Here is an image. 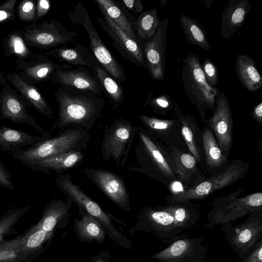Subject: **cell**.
<instances>
[{
    "instance_id": "obj_1",
    "label": "cell",
    "mask_w": 262,
    "mask_h": 262,
    "mask_svg": "<svg viewBox=\"0 0 262 262\" xmlns=\"http://www.w3.org/2000/svg\"><path fill=\"white\" fill-rule=\"evenodd\" d=\"M54 95L58 108L55 129L80 127L88 130L102 116L105 101L93 92L61 85Z\"/></svg>"
},
{
    "instance_id": "obj_2",
    "label": "cell",
    "mask_w": 262,
    "mask_h": 262,
    "mask_svg": "<svg viewBox=\"0 0 262 262\" xmlns=\"http://www.w3.org/2000/svg\"><path fill=\"white\" fill-rule=\"evenodd\" d=\"M138 221L128 232L151 233L169 245L181 238L187 222V211L184 202H170L164 206L146 207L137 216Z\"/></svg>"
},
{
    "instance_id": "obj_3",
    "label": "cell",
    "mask_w": 262,
    "mask_h": 262,
    "mask_svg": "<svg viewBox=\"0 0 262 262\" xmlns=\"http://www.w3.org/2000/svg\"><path fill=\"white\" fill-rule=\"evenodd\" d=\"M90 139L88 130L80 127L62 129L55 137L46 138L25 149L12 152L14 158L30 167L34 163L53 156L86 149Z\"/></svg>"
},
{
    "instance_id": "obj_4",
    "label": "cell",
    "mask_w": 262,
    "mask_h": 262,
    "mask_svg": "<svg viewBox=\"0 0 262 262\" xmlns=\"http://www.w3.org/2000/svg\"><path fill=\"white\" fill-rule=\"evenodd\" d=\"M134 151L137 165L127 170L144 174L166 184L177 177L167 164L159 146L158 140L142 127H136Z\"/></svg>"
},
{
    "instance_id": "obj_5",
    "label": "cell",
    "mask_w": 262,
    "mask_h": 262,
    "mask_svg": "<svg viewBox=\"0 0 262 262\" xmlns=\"http://www.w3.org/2000/svg\"><path fill=\"white\" fill-rule=\"evenodd\" d=\"M181 77L189 100L199 112L201 121L204 122L206 119V111L214 108L215 99L219 90L208 84L199 56L192 53H189L183 59Z\"/></svg>"
},
{
    "instance_id": "obj_6",
    "label": "cell",
    "mask_w": 262,
    "mask_h": 262,
    "mask_svg": "<svg viewBox=\"0 0 262 262\" xmlns=\"http://www.w3.org/2000/svg\"><path fill=\"white\" fill-rule=\"evenodd\" d=\"M244 190L240 188L216 198L212 202L213 208L208 214V223L204 226L212 228L216 225L224 226L262 209V193L258 192L239 197Z\"/></svg>"
},
{
    "instance_id": "obj_7",
    "label": "cell",
    "mask_w": 262,
    "mask_h": 262,
    "mask_svg": "<svg viewBox=\"0 0 262 262\" xmlns=\"http://www.w3.org/2000/svg\"><path fill=\"white\" fill-rule=\"evenodd\" d=\"M249 164L235 159L221 170L207 177L198 184L188 187L182 192L170 194L167 203L181 202L192 200H202L214 191L225 188L238 181L249 170Z\"/></svg>"
},
{
    "instance_id": "obj_8",
    "label": "cell",
    "mask_w": 262,
    "mask_h": 262,
    "mask_svg": "<svg viewBox=\"0 0 262 262\" xmlns=\"http://www.w3.org/2000/svg\"><path fill=\"white\" fill-rule=\"evenodd\" d=\"M67 14L73 25L80 26L86 31L90 39V49L99 64L118 82L125 81L124 69L102 40L86 7L81 3L77 2L71 10L67 11Z\"/></svg>"
},
{
    "instance_id": "obj_9",
    "label": "cell",
    "mask_w": 262,
    "mask_h": 262,
    "mask_svg": "<svg viewBox=\"0 0 262 262\" xmlns=\"http://www.w3.org/2000/svg\"><path fill=\"white\" fill-rule=\"evenodd\" d=\"M136 132V128L129 121L121 118L115 119L110 125L106 126L101 146L103 159L113 160L119 168L124 166Z\"/></svg>"
},
{
    "instance_id": "obj_10",
    "label": "cell",
    "mask_w": 262,
    "mask_h": 262,
    "mask_svg": "<svg viewBox=\"0 0 262 262\" xmlns=\"http://www.w3.org/2000/svg\"><path fill=\"white\" fill-rule=\"evenodd\" d=\"M22 30L28 46L40 50L49 49L74 41L78 33L67 29L55 19L40 23L34 22Z\"/></svg>"
},
{
    "instance_id": "obj_11",
    "label": "cell",
    "mask_w": 262,
    "mask_h": 262,
    "mask_svg": "<svg viewBox=\"0 0 262 262\" xmlns=\"http://www.w3.org/2000/svg\"><path fill=\"white\" fill-rule=\"evenodd\" d=\"M225 240L239 259L246 255L250 249L262 238V209L255 211L238 225L231 223L222 226Z\"/></svg>"
},
{
    "instance_id": "obj_12",
    "label": "cell",
    "mask_w": 262,
    "mask_h": 262,
    "mask_svg": "<svg viewBox=\"0 0 262 262\" xmlns=\"http://www.w3.org/2000/svg\"><path fill=\"white\" fill-rule=\"evenodd\" d=\"M158 143L167 164L180 183L188 188L207 177L189 151L167 146L159 141Z\"/></svg>"
},
{
    "instance_id": "obj_13",
    "label": "cell",
    "mask_w": 262,
    "mask_h": 262,
    "mask_svg": "<svg viewBox=\"0 0 262 262\" xmlns=\"http://www.w3.org/2000/svg\"><path fill=\"white\" fill-rule=\"evenodd\" d=\"M212 131L223 152L229 157L233 143V121L229 100L220 91L215 99L212 116L204 121Z\"/></svg>"
},
{
    "instance_id": "obj_14",
    "label": "cell",
    "mask_w": 262,
    "mask_h": 262,
    "mask_svg": "<svg viewBox=\"0 0 262 262\" xmlns=\"http://www.w3.org/2000/svg\"><path fill=\"white\" fill-rule=\"evenodd\" d=\"M183 236L166 248L155 253L151 258L156 262H208L206 246L201 237L189 238Z\"/></svg>"
},
{
    "instance_id": "obj_15",
    "label": "cell",
    "mask_w": 262,
    "mask_h": 262,
    "mask_svg": "<svg viewBox=\"0 0 262 262\" xmlns=\"http://www.w3.org/2000/svg\"><path fill=\"white\" fill-rule=\"evenodd\" d=\"M83 171L87 178L119 208L130 211L129 193L121 177L102 169L88 168Z\"/></svg>"
},
{
    "instance_id": "obj_16",
    "label": "cell",
    "mask_w": 262,
    "mask_h": 262,
    "mask_svg": "<svg viewBox=\"0 0 262 262\" xmlns=\"http://www.w3.org/2000/svg\"><path fill=\"white\" fill-rule=\"evenodd\" d=\"M104 19L97 18L101 28L110 36L113 46L125 59L137 67L147 68L143 51L137 41L132 39L100 8L98 7Z\"/></svg>"
},
{
    "instance_id": "obj_17",
    "label": "cell",
    "mask_w": 262,
    "mask_h": 262,
    "mask_svg": "<svg viewBox=\"0 0 262 262\" xmlns=\"http://www.w3.org/2000/svg\"><path fill=\"white\" fill-rule=\"evenodd\" d=\"M31 105L7 83L0 92V118L8 119L16 123H26L34 128L42 136L48 133L28 112L27 107Z\"/></svg>"
},
{
    "instance_id": "obj_18",
    "label": "cell",
    "mask_w": 262,
    "mask_h": 262,
    "mask_svg": "<svg viewBox=\"0 0 262 262\" xmlns=\"http://www.w3.org/2000/svg\"><path fill=\"white\" fill-rule=\"evenodd\" d=\"M168 26V19L160 20L156 34L144 45V59L147 68L152 79L156 80H163L164 78Z\"/></svg>"
},
{
    "instance_id": "obj_19",
    "label": "cell",
    "mask_w": 262,
    "mask_h": 262,
    "mask_svg": "<svg viewBox=\"0 0 262 262\" xmlns=\"http://www.w3.org/2000/svg\"><path fill=\"white\" fill-rule=\"evenodd\" d=\"M17 63L16 73L24 80L32 85L51 80L56 71L70 69L73 67L67 63L57 64L41 54Z\"/></svg>"
},
{
    "instance_id": "obj_20",
    "label": "cell",
    "mask_w": 262,
    "mask_h": 262,
    "mask_svg": "<svg viewBox=\"0 0 262 262\" xmlns=\"http://www.w3.org/2000/svg\"><path fill=\"white\" fill-rule=\"evenodd\" d=\"M139 119L144 128L163 144L189 151L177 118L168 120L140 115Z\"/></svg>"
},
{
    "instance_id": "obj_21",
    "label": "cell",
    "mask_w": 262,
    "mask_h": 262,
    "mask_svg": "<svg viewBox=\"0 0 262 262\" xmlns=\"http://www.w3.org/2000/svg\"><path fill=\"white\" fill-rule=\"evenodd\" d=\"M56 184L73 203L83 209L98 222L102 223L107 220V213L83 192L78 185L75 184L70 175L58 176L56 179Z\"/></svg>"
},
{
    "instance_id": "obj_22",
    "label": "cell",
    "mask_w": 262,
    "mask_h": 262,
    "mask_svg": "<svg viewBox=\"0 0 262 262\" xmlns=\"http://www.w3.org/2000/svg\"><path fill=\"white\" fill-rule=\"evenodd\" d=\"M51 81L61 86L90 91L98 95L103 92L91 71L84 67H78L73 70H58L54 73Z\"/></svg>"
},
{
    "instance_id": "obj_23",
    "label": "cell",
    "mask_w": 262,
    "mask_h": 262,
    "mask_svg": "<svg viewBox=\"0 0 262 262\" xmlns=\"http://www.w3.org/2000/svg\"><path fill=\"white\" fill-rule=\"evenodd\" d=\"M173 110L180 121L182 134L187 147L203 171L202 129L199 127L195 118L190 115L184 114L176 102L174 103Z\"/></svg>"
},
{
    "instance_id": "obj_24",
    "label": "cell",
    "mask_w": 262,
    "mask_h": 262,
    "mask_svg": "<svg viewBox=\"0 0 262 262\" xmlns=\"http://www.w3.org/2000/svg\"><path fill=\"white\" fill-rule=\"evenodd\" d=\"M72 204L68 198L66 202L59 199L52 200L44 207L40 219L34 225L48 233L64 228L71 214L70 210Z\"/></svg>"
},
{
    "instance_id": "obj_25",
    "label": "cell",
    "mask_w": 262,
    "mask_h": 262,
    "mask_svg": "<svg viewBox=\"0 0 262 262\" xmlns=\"http://www.w3.org/2000/svg\"><path fill=\"white\" fill-rule=\"evenodd\" d=\"M204 157L203 171L209 176L217 172L229 163V157L222 150L211 128L205 125L202 129Z\"/></svg>"
},
{
    "instance_id": "obj_26",
    "label": "cell",
    "mask_w": 262,
    "mask_h": 262,
    "mask_svg": "<svg viewBox=\"0 0 262 262\" xmlns=\"http://www.w3.org/2000/svg\"><path fill=\"white\" fill-rule=\"evenodd\" d=\"M249 0H230L222 15L220 33L224 38L230 37L246 20L251 8Z\"/></svg>"
},
{
    "instance_id": "obj_27",
    "label": "cell",
    "mask_w": 262,
    "mask_h": 262,
    "mask_svg": "<svg viewBox=\"0 0 262 262\" xmlns=\"http://www.w3.org/2000/svg\"><path fill=\"white\" fill-rule=\"evenodd\" d=\"M7 79L16 91L31 106L49 119H53V112L35 85L24 80L17 73L7 75Z\"/></svg>"
},
{
    "instance_id": "obj_28",
    "label": "cell",
    "mask_w": 262,
    "mask_h": 262,
    "mask_svg": "<svg viewBox=\"0 0 262 262\" xmlns=\"http://www.w3.org/2000/svg\"><path fill=\"white\" fill-rule=\"evenodd\" d=\"M71 66L84 67L91 70L100 64L94 55L84 46L76 43L73 46H63L46 53Z\"/></svg>"
},
{
    "instance_id": "obj_29",
    "label": "cell",
    "mask_w": 262,
    "mask_h": 262,
    "mask_svg": "<svg viewBox=\"0 0 262 262\" xmlns=\"http://www.w3.org/2000/svg\"><path fill=\"white\" fill-rule=\"evenodd\" d=\"M80 218L74 221V229L78 239L84 243L102 244L106 233L101 225L83 209L77 207Z\"/></svg>"
},
{
    "instance_id": "obj_30",
    "label": "cell",
    "mask_w": 262,
    "mask_h": 262,
    "mask_svg": "<svg viewBox=\"0 0 262 262\" xmlns=\"http://www.w3.org/2000/svg\"><path fill=\"white\" fill-rule=\"evenodd\" d=\"M98 7L106 14L132 39L137 41L135 31V21L120 1L115 0H94Z\"/></svg>"
},
{
    "instance_id": "obj_31",
    "label": "cell",
    "mask_w": 262,
    "mask_h": 262,
    "mask_svg": "<svg viewBox=\"0 0 262 262\" xmlns=\"http://www.w3.org/2000/svg\"><path fill=\"white\" fill-rule=\"evenodd\" d=\"M235 72L241 84L249 92H256L262 86V76L251 57L245 54L237 55Z\"/></svg>"
},
{
    "instance_id": "obj_32",
    "label": "cell",
    "mask_w": 262,
    "mask_h": 262,
    "mask_svg": "<svg viewBox=\"0 0 262 262\" xmlns=\"http://www.w3.org/2000/svg\"><path fill=\"white\" fill-rule=\"evenodd\" d=\"M50 137L51 136L49 133L43 136H34L20 130L2 126L0 127V149L13 152Z\"/></svg>"
},
{
    "instance_id": "obj_33",
    "label": "cell",
    "mask_w": 262,
    "mask_h": 262,
    "mask_svg": "<svg viewBox=\"0 0 262 262\" xmlns=\"http://www.w3.org/2000/svg\"><path fill=\"white\" fill-rule=\"evenodd\" d=\"M55 233L46 232L33 225L21 235L23 251L36 258L49 247Z\"/></svg>"
},
{
    "instance_id": "obj_34",
    "label": "cell",
    "mask_w": 262,
    "mask_h": 262,
    "mask_svg": "<svg viewBox=\"0 0 262 262\" xmlns=\"http://www.w3.org/2000/svg\"><path fill=\"white\" fill-rule=\"evenodd\" d=\"M82 151H73L40 160L30 168L33 170L49 173L66 171L76 165L84 158Z\"/></svg>"
},
{
    "instance_id": "obj_35",
    "label": "cell",
    "mask_w": 262,
    "mask_h": 262,
    "mask_svg": "<svg viewBox=\"0 0 262 262\" xmlns=\"http://www.w3.org/2000/svg\"><path fill=\"white\" fill-rule=\"evenodd\" d=\"M91 71L106 97L116 107L119 106L124 100L121 86L100 64L96 66Z\"/></svg>"
},
{
    "instance_id": "obj_36",
    "label": "cell",
    "mask_w": 262,
    "mask_h": 262,
    "mask_svg": "<svg viewBox=\"0 0 262 262\" xmlns=\"http://www.w3.org/2000/svg\"><path fill=\"white\" fill-rule=\"evenodd\" d=\"M180 21L188 43L206 50H210V45L207 39V32L196 18H191L185 14H181Z\"/></svg>"
},
{
    "instance_id": "obj_37",
    "label": "cell",
    "mask_w": 262,
    "mask_h": 262,
    "mask_svg": "<svg viewBox=\"0 0 262 262\" xmlns=\"http://www.w3.org/2000/svg\"><path fill=\"white\" fill-rule=\"evenodd\" d=\"M22 235L0 243V262H32L35 259L22 249Z\"/></svg>"
},
{
    "instance_id": "obj_38",
    "label": "cell",
    "mask_w": 262,
    "mask_h": 262,
    "mask_svg": "<svg viewBox=\"0 0 262 262\" xmlns=\"http://www.w3.org/2000/svg\"><path fill=\"white\" fill-rule=\"evenodd\" d=\"M5 54L9 58L15 55L17 62L28 59L31 55L23 36L22 30H16L9 33L4 39Z\"/></svg>"
},
{
    "instance_id": "obj_39",
    "label": "cell",
    "mask_w": 262,
    "mask_h": 262,
    "mask_svg": "<svg viewBox=\"0 0 262 262\" xmlns=\"http://www.w3.org/2000/svg\"><path fill=\"white\" fill-rule=\"evenodd\" d=\"M160 20L156 8L142 12L135 21V27L141 38L153 37L157 30Z\"/></svg>"
},
{
    "instance_id": "obj_40",
    "label": "cell",
    "mask_w": 262,
    "mask_h": 262,
    "mask_svg": "<svg viewBox=\"0 0 262 262\" xmlns=\"http://www.w3.org/2000/svg\"><path fill=\"white\" fill-rule=\"evenodd\" d=\"M30 208V206H26L9 209L0 217V243L5 240L6 235L13 232L15 225Z\"/></svg>"
},
{
    "instance_id": "obj_41",
    "label": "cell",
    "mask_w": 262,
    "mask_h": 262,
    "mask_svg": "<svg viewBox=\"0 0 262 262\" xmlns=\"http://www.w3.org/2000/svg\"><path fill=\"white\" fill-rule=\"evenodd\" d=\"M145 104L149 105L155 113L162 116L166 115L174 108V103L170 96L166 94L153 97V94H149Z\"/></svg>"
},
{
    "instance_id": "obj_42",
    "label": "cell",
    "mask_w": 262,
    "mask_h": 262,
    "mask_svg": "<svg viewBox=\"0 0 262 262\" xmlns=\"http://www.w3.org/2000/svg\"><path fill=\"white\" fill-rule=\"evenodd\" d=\"M19 19L25 22H35L36 4L33 1L24 0L17 6Z\"/></svg>"
},
{
    "instance_id": "obj_43",
    "label": "cell",
    "mask_w": 262,
    "mask_h": 262,
    "mask_svg": "<svg viewBox=\"0 0 262 262\" xmlns=\"http://www.w3.org/2000/svg\"><path fill=\"white\" fill-rule=\"evenodd\" d=\"M201 68L208 84L211 87L216 89L219 78L218 68L210 60L205 58Z\"/></svg>"
},
{
    "instance_id": "obj_44",
    "label": "cell",
    "mask_w": 262,
    "mask_h": 262,
    "mask_svg": "<svg viewBox=\"0 0 262 262\" xmlns=\"http://www.w3.org/2000/svg\"><path fill=\"white\" fill-rule=\"evenodd\" d=\"M16 0H9L0 5V23L14 19Z\"/></svg>"
},
{
    "instance_id": "obj_45",
    "label": "cell",
    "mask_w": 262,
    "mask_h": 262,
    "mask_svg": "<svg viewBox=\"0 0 262 262\" xmlns=\"http://www.w3.org/2000/svg\"><path fill=\"white\" fill-rule=\"evenodd\" d=\"M240 262H262V238L250 249Z\"/></svg>"
},
{
    "instance_id": "obj_46",
    "label": "cell",
    "mask_w": 262,
    "mask_h": 262,
    "mask_svg": "<svg viewBox=\"0 0 262 262\" xmlns=\"http://www.w3.org/2000/svg\"><path fill=\"white\" fill-rule=\"evenodd\" d=\"M0 185L2 187L13 190L14 185L11 176L5 165L0 160Z\"/></svg>"
},
{
    "instance_id": "obj_47",
    "label": "cell",
    "mask_w": 262,
    "mask_h": 262,
    "mask_svg": "<svg viewBox=\"0 0 262 262\" xmlns=\"http://www.w3.org/2000/svg\"><path fill=\"white\" fill-rule=\"evenodd\" d=\"M51 8V3L49 0H39L36 4L35 22L43 17L49 12Z\"/></svg>"
},
{
    "instance_id": "obj_48",
    "label": "cell",
    "mask_w": 262,
    "mask_h": 262,
    "mask_svg": "<svg viewBox=\"0 0 262 262\" xmlns=\"http://www.w3.org/2000/svg\"><path fill=\"white\" fill-rule=\"evenodd\" d=\"M120 2L123 3L124 7L135 14L141 13L143 9L142 2L140 0H123Z\"/></svg>"
},
{
    "instance_id": "obj_49",
    "label": "cell",
    "mask_w": 262,
    "mask_h": 262,
    "mask_svg": "<svg viewBox=\"0 0 262 262\" xmlns=\"http://www.w3.org/2000/svg\"><path fill=\"white\" fill-rule=\"evenodd\" d=\"M250 115L254 121L262 125V101L253 108Z\"/></svg>"
},
{
    "instance_id": "obj_50",
    "label": "cell",
    "mask_w": 262,
    "mask_h": 262,
    "mask_svg": "<svg viewBox=\"0 0 262 262\" xmlns=\"http://www.w3.org/2000/svg\"><path fill=\"white\" fill-rule=\"evenodd\" d=\"M110 255L107 251H102L93 256L89 262H110Z\"/></svg>"
},
{
    "instance_id": "obj_51",
    "label": "cell",
    "mask_w": 262,
    "mask_h": 262,
    "mask_svg": "<svg viewBox=\"0 0 262 262\" xmlns=\"http://www.w3.org/2000/svg\"><path fill=\"white\" fill-rule=\"evenodd\" d=\"M171 194H176L182 192L184 189H183L182 184L180 182L175 181L170 184Z\"/></svg>"
},
{
    "instance_id": "obj_52",
    "label": "cell",
    "mask_w": 262,
    "mask_h": 262,
    "mask_svg": "<svg viewBox=\"0 0 262 262\" xmlns=\"http://www.w3.org/2000/svg\"><path fill=\"white\" fill-rule=\"evenodd\" d=\"M0 83L3 86L7 84L6 80L5 78L4 77V76H3V75L2 74L1 71H0Z\"/></svg>"
},
{
    "instance_id": "obj_53",
    "label": "cell",
    "mask_w": 262,
    "mask_h": 262,
    "mask_svg": "<svg viewBox=\"0 0 262 262\" xmlns=\"http://www.w3.org/2000/svg\"><path fill=\"white\" fill-rule=\"evenodd\" d=\"M213 2L212 0L205 1L206 8L208 10H210V6Z\"/></svg>"
},
{
    "instance_id": "obj_54",
    "label": "cell",
    "mask_w": 262,
    "mask_h": 262,
    "mask_svg": "<svg viewBox=\"0 0 262 262\" xmlns=\"http://www.w3.org/2000/svg\"><path fill=\"white\" fill-rule=\"evenodd\" d=\"M86 262H89V261H86Z\"/></svg>"
}]
</instances>
